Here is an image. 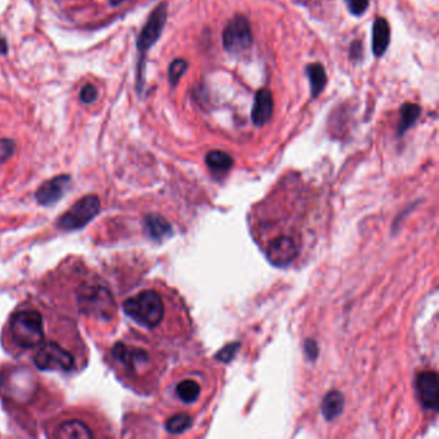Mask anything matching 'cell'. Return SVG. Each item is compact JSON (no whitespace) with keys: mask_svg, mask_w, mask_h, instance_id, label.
<instances>
[{"mask_svg":"<svg viewBox=\"0 0 439 439\" xmlns=\"http://www.w3.org/2000/svg\"><path fill=\"white\" fill-rule=\"evenodd\" d=\"M299 251V246L295 239L291 236H279L268 244L266 254L267 258L275 266H288L292 263L297 254Z\"/></svg>","mask_w":439,"mask_h":439,"instance_id":"obj_8","label":"cell"},{"mask_svg":"<svg viewBox=\"0 0 439 439\" xmlns=\"http://www.w3.org/2000/svg\"><path fill=\"white\" fill-rule=\"evenodd\" d=\"M10 335L13 343L20 348L31 350L39 347L44 340L41 314L31 310L16 313L10 321Z\"/></svg>","mask_w":439,"mask_h":439,"instance_id":"obj_3","label":"cell"},{"mask_svg":"<svg viewBox=\"0 0 439 439\" xmlns=\"http://www.w3.org/2000/svg\"><path fill=\"white\" fill-rule=\"evenodd\" d=\"M345 399L339 390H331L322 400V415L326 420L339 418L344 409Z\"/></svg>","mask_w":439,"mask_h":439,"instance_id":"obj_14","label":"cell"},{"mask_svg":"<svg viewBox=\"0 0 439 439\" xmlns=\"http://www.w3.org/2000/svg\"><path fill=\"white\" fill-rule=\"evenodd\" d=\"M344 1H345V6L350 10V14H353L356 17L363 16L370 6L369 0H344Z\"/></svg>","mask_w":439,"mask_h":439,"instance_id":"obj_23","label":"cell"},{"mask_svg":"<svg viewBox=\"0 0 439 439\" xmlns=\"http://www.w3.org/2000/svg\"><path fill=\"white\" fill-rule=\"evenodd\" d=\"M124 310L143 328H156L164 319L165 307L159 292L153 290L142 291L138 295L124 301Z\"/></svg>","mask_w":439,"mask_h":439,"instance_id":"obj_1","label":"cell"},{"mask_svg":"<svg viewBox=\"0 0 439 439\" xmlns=\"http://www.w3.org/2000/svg\"><path fill=\"white\" fill-rule=\"evenodd\" d=\"M79 308L84 314L110 321L116 313V304L110 291L103 286H85L79 292Z\"/></svg>","mask_w":439,"mask_h":439,"instance_id":"obj_4","label":"cell"},{"mask_svg":"<svg viewBox=\"0 0 439 439\" xmlns=\"http://www.w3.org/2000/svg\"><path fill=\"white\" fill-rule=\"evenodd\" d=\"M273 114V97L270 89L263 88L258 90L254 98V105L251 109V121L257 127L266 125Z\"/></svg>","mask_w":439,"mask_h":439,"instance_id":"obj_11","label":"cell"},{"mask_svg":"<svg viewBox=\"0 0 439 439\" xmlns=\"http://www.w3.org/2000/svg\"><path fill=\"white\" fill-rule=\"evenodd\" d=\"M110 1L111 6H119V4H121V3L125 1V0H110Z\"/></svg>","mask_w":439,"mask_h":439,"instance_id":"obj_30","label":"cell"},{"mask_svg":"<svg viewBox=\"0 0 439 439\" xmlns=\"http://www.w3.org/2000/svg\"><path fill=\"white\" fill-rule=\"evenodd\" d=\"M306 75L310 80L312 98H319V94L326 88V83H328V75H326L325 67L319 62L310 63L306 67Z\"/></svg>","mask_w":439,"mask_h":439,"instance_id":"obj_13","label":"cell"},{"mask_svg":"<svg viewBox=\"0 0 439 439\" xmlns=\"http://www.w3.org/2000/svg\"><path fill=\"white\" fill-rule=\"evenodd\" d=\"M223 48L231 54H239L251 48L254 39L250 22L242 14H235L222 32Z\"/></svg>","mask_w":439,"mask_h":439,"instance_id":"obj_5","label":"cell"},{"mask_svg":"<svg viewBox=\"0 0 439 439\" xmlns=\"http://www.w3.org/2000/svg\"><path fill=\"white\" fill-rule=\"evenodd\" d=\"M189 69L187 61L177 58L170 63L169 66V83L171 87L178 85L180 78L184 75V72Z\"/></svg>","mask_w":439,"mask_h":439,"instance_id":"obj_22","label":"cell"},{"mask_svg":"<svg viewBox=\"0 0 439 439\" xmlns=\"http://www.w3.org/2000/svg\"><path fill=\"white\" fill-rule=\"evenodd\" d=\"M205 162L209 167L210 170L215 173H226L232 168L233 159L224 151H210L205 158Z\"/></svg>","mask_w":439,"mask_h":439,"instance_id":"obj_19","label":"cell"},{"mask_svg":"<svg viewBox=\"0 0 439 439\" xmlns=\"http://www.w3.org/2000/svg\"><path fill=\"white\" fill-rule=\"evenodd\" d=\"M304 352H306L307 357H308L310 361L317 359V356H319V345H317V343H316L314 340H307L306 344H304Z\"/></svg>","mask_w":439,"mask_h":439,"instance_id":"obj_27","label":"cell"},{"mask_svg":"<svg viewBox=\"0 0 439 439\" xmlns=\"http://www.w3.org/2000/svg\"><path fill=\"white\" fill-rule=\"evenodd\" d=\"M100 209V201L96 195H88L78 200L61 217L57 226L62 231H76L87 226Z\"/></svg>","mask_w":439,"mask_h":439,"instance_id":"obj_6","label":"cell"},{"mask_svg":"<svg viewBox=\"0 0 439 439\" xmlns=\"http://www.w3.org/2000/svg\"><path fill=\"white\" fill-rule=\"evenodd\" d=\"M14 142L12 140H0V164L6 162L14 153Z\"/></svg>","mask_w":439,"mask_h":439,"instance_id":"obj_24","label":"cell"},{"mask_svg":"<svg viewBox=\"0 0 439 439\" xmlns=\"http://www.w3.org/2000/svg\"><path fill=\"white\" fill-rule=\"evenodd\" d=\"M390 44L389 22L384 17H378L372 26V53L375 57H383Z\"/></svg>","mask_w":439,"mask_h":439,"instance_id":"obj_12","label":"cell"},{"mask_svg":"<svg viewBox=\"0 0 439 439\" xmlns=\"http://www.w3.org/2000/svg\"><path fill=\"white\" fill-rule=\"evenodd\" d=\"M239 348V343H236V344H230V345L224 347L223 350L218 352V354H217V359H218V361H222V362H230L231 359L233 358V357H235V354L237 353Z\"/></svg>","mask_w":439,"mask_h":439,"instance_id":"obj_26","label":"cell"},{"mask_svg":"<svg viewBox=\"0 0 439 439\" xmlns=\"http://www.w3.org/2000/svg\"><path fill=\"white\" fill-rule=\"evenodd\" d=\"M8 50V45H7V41L4 38L0 36V54H6Z\"/></svg>","mask_w":439,"mask_h":439,"instance_id":"obj_29","label":"cell"},{"mask_svg":"<svg viewBox=\"0 0 439 439\" xmlns=\"http://www.w3.org/2000/svg\"><path fill=\"white\" fill-rule=\"evenodd\" d=\"M36 367L44 371H61L69 372L74 370L75 359L69 350L60 344L50 341L44 344L35 356Z\"/></svg>","mask_w":439,"mask_h":439,"instance_id":"obj_7","label":"cell"},{"mask_svg":"<svg viewBox=\"0 0 439 439\" xmlns=\"http://www.w3.org/2000/svg\"><path fill=\"white\" fill-rule=\"evenodd\" d=\"M112 353H114V356L119 359V361H121L125 366H130V367L138 365L140 362L147 361V353H146L144 350H129L127 345H124V344H121V343L116 344V345L114 347Z\"/></svg>","mask_w":439,"mask_h":439,"instance_id":"obj_18","label":"cell"},{"mask_svg":"<svg viewBox=\"0 0 439 439\" xmlns=\"http://www.w3.org/2000/svg\"><path fill=\"white\" fill-rule=\"evenodd\" d=\"M399 114H400V121H399L397 134H398V137H402L419 120L420 115H421V106L416 105V103L406 102L402 105Z\"/></svg>","mask_w":439,"mask_h":439,"instance_id":"obj_16","label":"cell"},{"mask_svg":"<svg viewBox=\"0 0 439 439\" xmlns=\"http://www.w3.org/2000/svg\"><path fill=\"white\" fill-rule=\"evenodd\" d=\"M416 389L420 402L427 409H438L439 381L434 371H422L416 378Z\"/></svg>","mask_w":439,"mask_h":439,"instance_id":"obj_9","label":"cell"},{"mask_svg":"<svg viewBox=\"0 0 439 439\" xmlns=\"http://www.w3.org/2000/svg\"><path fill=\"white\" fill-rule=\"evenodd\" d=\"M350 58L353 61H359L363 56V45L359 40H354L350 45Z\"/></svg>","mask_w":439,"mask_h":439,"instance_id":"obj_28","label":"cell"},{"mask_svg":"<svg viewBox=\"0 0 439 439\" xmlns=\"http://www.w3.org/2000/svg\"><path fill=\"white\" fill-rule=\"evenodd\" d=\"M168 17V4L165 1L160 3L155 10L151 12L150 17L144 23L137 40V50H138V74H137V85L138 90L142 92L144 85V65L149 50L155 45V43L160 39L162 30L167 23Z\"/></svg>","mask_w":439,"mask_h":439,"instance_id":"obj_2","label":"cell"},{"mask_svg":"<svg viewBox=\"0 0 439 439\" xmlns=\"http://www.w3.org/2000/svg\"><path fill=\"white\" fill-rule=\"evenodd\" d=\"M175 392L180 400H183L184 403H192L199 398L201 388L199 383H196L195 380H183L177 385Z\"/></svg>","mask_w":439,"mask_h":439,"instance_id":"obj_20","label":"cell"},{"mask_svg":"<svg viewBox=\"0 0 439 439\" xmlns=\"http://www.w3.org/2000/svg\"><path fill=\"white\" fill-rule=\"evenodd\" d=\"M80 100H83L84 103H93L94 100H97V88L92 84H87L84 85L81 90H80Z\"/></svg>","mask_w":439,"mask_h":439,"instance_id":"obj_25","label":"cell"},{"mask_svg":"<svg viewBox=\"0 0 439 439\" xmlns=\"http://www.w3.org/2000/svg\"><path fill=\"white\" fill-rule=\"evenodd\" d=\"M144 227L151 239H156V241H161L170 236L171 233L169 223L159 214L147 215L144 220Z\"/></svg>","mask_w":439,"mask_h":439,"instance_id":"obj_17","label":"cell"},{"mask_svg":"<svg viewBox=\"0 0 439 439\" xmlns=\"http://www.w3.org/2000/svg\"><path fill=\"white\" fill-rule=\"evenodd\" d=\"M191 425H192V418L187 414L174 415L165 424L167 430L171 434H180L182 431L189 429Z\"/></svg>","mask_w":439,"mask_h":439,"instance_id":"obj_21","label":"cell"},{"mask_svg":"<svg viewBox=\"0 0 439 439\" xmlns=\"http://www.w3.org/2000/svg\"><path fill=\"white\" fill-rule=\"evenodd\" d=\"M71 178L69 175H57L43 183L36 191L35 197L40 205L50 206L63 197L66 191L69 190Z\"/></svg>","mask_w":439,"mask_h":439,"instance_id":"obj_10","label":"cell"},{"mask_svg":"<svg viewBox=\"0 0 439 439\" xmlns=\"http://www.w3.org/2000/svg\"><path fill=\"white\" fill-rule=\"evenodd\" d=\"M56 437L61 439H89L93 437V433L84 422L71 420L60 425Z\"/></svg>","mask_w":439,"mask_h":439,"instance_id":"obj_15","label":"cell"}]
</instances>
